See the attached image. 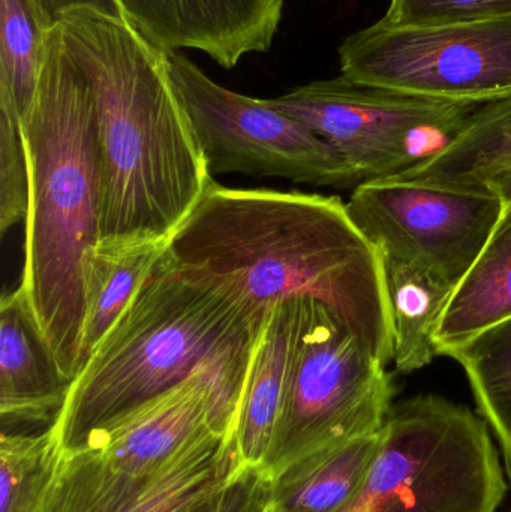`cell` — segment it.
<instances>
[{
    "label": "cell",
    "mask_w": 511,
    "mask_h": 512,
    "mask_svg": "<svg viewBox=\"0 0 511 512\" xmlns=\"http://www.w3.org/2000/svg\"><path fill=\"white\" fill-rule=\"evenodd\" d=\"M167 254L189 280L257 313L282 301L323 303L392 363L383 259L338 197L213 182Z\"/></svg>",
    "instance_id": "6da1fadb"
},
{
    "label": "cell",
    "mask_w": 511,
    "mask_h": 512,
    "mask_svg": "<svg viewBox=\"0 0 511 512\" xmlns=\"http://www.w3.org/2000/svg\"><path fill=\"white\" fill-rule=\"evenodd\" d=\"M92 87L102 246L170 243L213 180L168 68L167 50L96 5L57 17Z\"/></svg>",
    "instance_id": "7a4b0ae2"
},
{
    "label": "cell",
    "mask_w": 511,
    "mask_h": 512,
    "mask_svg": "<svg viewBox=\"0 0 511 512\" xmlns=\"http://www.w3.org/2000/svg\"><path fill=\"white\" fill-rule=\"evenodd\" d=\"M23 132L29 206L18 286L74 382L81 369L87 276L101 243V173L92 87L57 21L45 32L41 75Z\"/></svg>",
    "instance_id": "3957f363"
},
{
    "label": "cell",
    "mask_w": 511,
    "mask_h": 512,
    "mask_svg": "<svg viewBox=\"0 0 511 512\" xmlns=\"http://www.w3.org/2000/svg\"><path fill=\"white\" fill-rule=\"evenodd\" d=\"M264 319L266 313L183 276L165 252L51 421L63 456L104 447L200 370L248 376Z\"/></svg>",
    "instance_id": "277c9868"
},
{
    "label": "cell",
    "mask_w": 511,
    "mask_h": 512,
    "mask_svg": "<svg viewBox=\"0 0 511 512\" xmlns=\"http://www.w3.org/2000/svg\"><path fill=\"white\" fill-rule=\"evenodd\" d=\"M506 493L486 421L422 394L393 406L362 486L339 512H497Z\"/></svg>",
    "instance_id": "5b68a950"
},
{
    "label": "cell",
    "mask_w": 511,
    "mask_h": 512,
    "mask_svg": "<svg viewBox=\"0 0 511 512\" xmlns=\"http://www.w3.org/2000/svg\"><path fill=\"white\" fill-rule=\"evenodd\" d=\"M395 393L387 364L330 307L305 300L287 400L264 474L275 480L330 448L380 432Z\"/></svg>",
    "instance_id": "8992f818"
},
{
    "label": "cell",
    "mask_w": 511,
    "mask_h": 512,
    "mask_svg": "<svg viewBox=\"0 0 511 512\" xmlns=\"http://www.w3.org/2000/svg\"><path fill=\"white\" fill-rule=\"evenodd\" d=\"M266 102L324 138L359 185L413 170L450 143L480 107L365 86L342 75Z\"/></svg>",
    "instance_id": "52a82bcc"
},
{
    "label": "cell",
    "mask_w": 511,
    "mask_h": 512,
    "mask_svg": "<svg viewBox=\"0 0 511 512\" xmlns=\"http://www.w3.org/2000/svg\"><path fill=\"white\" fill-rule=\"evenodd\" d=\"M338 54L342 77L365 86L474 105L511 96V12L425 27L374 23Z\"/></svg>",
    "instance_id": "ba28073f"
},
{
    "label": "cell",
    "mask_w": 511,
    "mask_h": 512,
    "mask_svg": "<svg viewBox=\"0 0 511 512\" xmlns=\"http://www.w3.org/2000/svg\"><path fill=\"white\" fill-rule=\"evenodd\" d=\"M177 95L210 176L279 177L330 188H356L347 162L293 116L215 83L179 51H167Z\"/></svg>",
    "instance_id": "9c48e42d"
},
{
    "label": "cell",
    "mask_w": 511,
    "mask_h": 512,
    "mask_svg": "<svg viewBox=\"0 0 511 512\" xmlns=\"http://www.w3.org/2000/svg\"><path fill=\"white\" fill-rule=\"evenodd\" d=\"M506 200L489 188H447L411 180L362 183L347 203L354 224L381 255L458 286L488 245Z\"/></svg>",
    "instance_id": "30bf717a"
},
{
    "label": "cell",
    "mask_w": 511,
    "mask_h": 512,
    "mask_svg": "<svg viewBox=\"0 0 511 512\" xmlns=\"http://www.w3.org/2000/svg\"><path fill=\"white\" fill-rule=\"evenodd\" d=\"M234 436H215L156 475L114 468L101 450L62 457L41 512H186L240 469Z\"/></svg>",
    "instance_id": "8fae6325"
},
{
    "label": "cell",
    "mask_w": 511,
    "mask_h": 512,
    "mask_svg": "<svg viewBox=\"0 0 511 512\" xmlns=\"http://www.w3.org/2000/svg\"><path fill=\"white\" fill-rule=\"evenodd\" d=\"M117 11L167 51L197 50L225 69L272 47L284 0H116Z\"/></svg>",
    "instance_id": "7c38bea8"
},
{
    "label": "cell",
    "mask_w": 511,
    "mask_h": 512,
    "mask_svg": "<svg viewBox=\"0 0 511 512\" xmlns=\"http://www.w3.org/2000/svg\"><path fill=\"white\" fill-rule=\"evenodd\" d=\"M72 381L20 286L0 303V417L3 426L53 421Z\"/></svg>",
    "instance_id": "4fadbf2b"
},
{
    "label": "cell",
    "mask_w": 511,
    "mask_h": 512,
    "mask_svg": "<svg viewBox=\"0 0 511 512\" xmlns=\"http://www.w3.org/2000/svg\"><path fill=\"white\" fill-rule=\"evenodd\" d=\"M305 300L282 301L267 310L234 432L243 468L263 471L272 450L287 400Z\"/></svg>",
    "instance_id": "5bb4252c"
},
{
    "label": "cell",
    "mask_w": 511,
    "mask_h": 512,
    "mask_svg": "<svg viewBox=\"0 0 511 512\" xmlns=\"http://www.w3.org/2000/svg\"><path fill=\"white\" fill-rule=\"evenodd\" d=\"M511 316V200L470 273L456 286L435 331L438 355L452 357L486 328Z\"/></svg>",
    "instance_id": "9a60e30c"
},
{
    "label": "cell",
    "mask_w": 511,
    "mask_h": 512,
    "mask_svg": "<svg viewBox=\"0 0 511 512\" xmlns=\"http://www.w3.org/2000/svg\"><path fill=\"white\" fill-rule=\"evenodd\" d=\"M381 259L392 319V364L396 372L413 373L437 357L435 331L456 288L419 265L387 255Z\"/></svg>",
    "instance_id": "2e32d148"
},
{
    "label": "cell",
    "mask_w": 511,
    "mask_h": 512,
    "mask_svg": "<svg viewBox=\"0 0 511 512\" xmlns=\"http://www.w3.org/2000/svg\"><path fill=\"white\" fill-rule=\"evenodd\" d=\"M511 167V96L480 105L440 152L398 176L447 188H485Z\"/></svg>",
    "instance_id": "e0dca14e"
},
{
    "label": "cell",
    "mask_w": 511,
    "mask_h": 512,
    "mask_svg": "<svg viewBox=\"0 0 511 512\" xmlns=\"http://www.w3.org/2000/svg\"><path fill=\"white\" fill-rule=\"evenodd\" d=\"M380 432L330 448L270 480L269 511L339 512L347 507L377 454Z\"/></svg>",
    "instance_id": "ac0fdd59"
},
{
    "label": "cell",
    "mask_w": 511,
    "mask_h": 512,
    "mask_svg": "<svg viewBox=\"0 0 511 512\" xmlns=\"http://www.w3.org/2000/svg\"><path fill=\"white\" fill-rule=\"evenodd\" d=\"M168 246L170 243L98 246L87 276L81 369L134 300Z\"/></svg>",
    "instance_id": "d6986e66"
},
{
    "label": "cell",
    "mask_w": 511,
    "mask_h": 512,
    "mask_svg": "<svg viewBox=\"0 0 511 512\" xmlns=\"http://www.w3.org/2000/svg\"><path fill=\"white\" fill-rule=\"evenodd\" d=\"M465 370L480 417L498 439L511 480V316L452 355Z\"/></svg>",
    "instance_id": "ffe728a7"
},
{
    "label": "cell",
    "mask_w": 511,
    "mask_h": 512,
    "mask_svg": "<svg viewBox=\"0 0 511 512\" xmlns=\"http://www.w3.org/2000/svg\"><path fill=\"white\" fill-rule=\"evenodd\" d=\"M51 26L27 0H0V107L14 111L21 120L35 98L45 32Z\"/></svg>",
    "instance_id": "44dd1931"
},
{
    "label": "cell",
    "mask_w": 511,
    "mask_h": 512,
    "mask_svg": "<svg viewBox=\"0 0 511 512\" xmlns=\"http://www.w3.org/2000/svg\"><path fill=\"white\" fill-rule=\"evenodd\" d=\"M63 453L53 429L0 436V512H41Z\"/></svg>",
    "instance_id": "7402d4cb"
},
{
    "label": "cell",
    "mask_w": 511,
    "mask_h": 512,
    "mask_svg": "<svg viewBox=\"0 0 511 512\" xmlns=\"http://www.w3.org/2000/svg\"><path fill=\"white\" fill-rule=\"evenodd\" d=\"M29 206V161L23 120L0 107V233L5 236L26 221Z\"/></svg>",
    "instance_id": "603a6c76"
},
{
    "label": "cell",
    "mask_w": 511,
    "mask_h": 512,
    "mask_svg": "<svg viewBox=\"0 0 511 512\" xmlns=\"http://www.w3.org/2000/svg\"><path fill=\"white\" fill-rule=\"evenodd\" d=\"M511 0H390L384 27H425L509 14Z\"/></svg>",
    "instance_id": "cb8c5ba5"
},
{
    "label": "cell",
    "mask_w": 511,
    "mask_h": 512,
    "mask_svg": "<svg viewBox=\"0 0 511 512\" xmlns=\"http://www.w3.org/2000/svg\"><path fill=\"white\" fill-rule=\"evenodd\" d=\"M272 481L261 469L242 468L224 487L186 512H269Z\"/></svg>",
    "instance_id": "d4e9b609"
},
{
    "label": "cell",
    "mask_w": 511,
    "mask_h": 512,
    "mask_svg": "<svg viewBox=\"0 0 511 512\" xmlns=\"http://www.w3.org/2000/svg\"><path fill=\"white\" fill-rule=\"evenodd\" d=\"M27 2L30 3L33 11L41 17V20L50 26L56 23L60 12L72 8V6L96 5L117 11L116 0H27Z\"/></svg>",
    "instance_id": "484cf974"
},
{
    "label": "cell",
    "mask_w": 511,
    "mask_h": 512,
    "mask_svg": "<svg viewBox=\"0 0 511 512\" xmlns=\"http://www.w3.org/2000/svg\"><path fill=\"white\" fill-rule=\"evenodd\" d=\"M485 188L492 189L504 200H511V167L498 171L485 182Z\"/></svg>",
    "instance_id": "4316f807"
},
{
    "label": "cell",
    "mask_w": 511,
    "mask_h": 512,
    "mask_svg": "<svg viewBox=\"0 0 511 512\" xmlns=\"http://www.w3.org/2000/svg\"><path fill=\"white\" fill-rule=\"evenodd\" d=\"M510 512H511V510H510Z\"/></svg>",
    "instance_id": "83f0119b"
}]
</instances>
